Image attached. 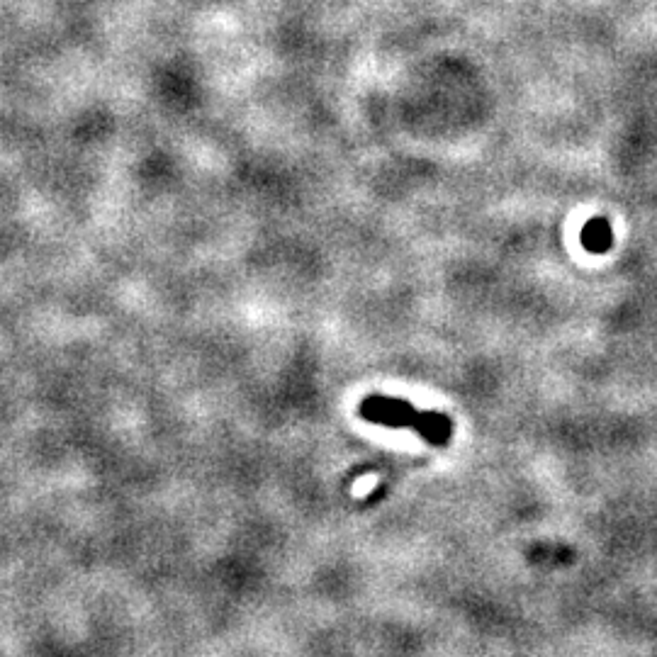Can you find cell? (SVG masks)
Segmentation results:
<instances>
[{"label": "cell", "instance_id": "cell-1", "mask_svg": "<svg viewBox=\"0 0 657 657\" xmlns=\"http://www.w3.org/2000/svg\"><path fill=\"white\" fill-rule=\"evenodd\" d=\"M358 414L368 424L385 426V429L417 431L426 443L438 448L448 446L453 434H456V424L448 414L424 412V409H417L402 397L368 395L358 407Z\"/></svg>", "mask_w": 657, "mask_h": 657}, {"label": "cell", "instance_id": "cell-2", "mask_svg": "<svg viewBox=\"0 0 657 657\" xmlns=\"http://www.w3.org/2000/svg\"><path fill=\"white\" fill-rule=\"evenodd\" d=\"M580 241L584 246V251L589 254H606V251L614 246V232H611L609 219L604 217H592L587 224L582 227Z\"/></svg>", "mask_w": 657, "mask_h": 657}]
</instances>
